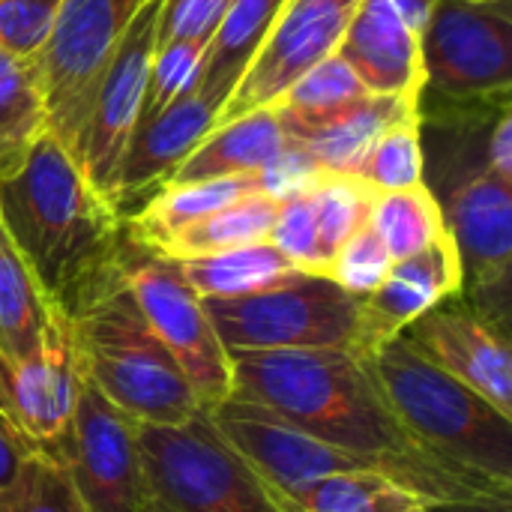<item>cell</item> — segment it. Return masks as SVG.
<instances>
[{"mask_svg":"<svg viewBox=\"0 0 512 512\" xmlns=\"http://www.w3.org/2000/svg\"><path fill=\"white\" fill-rule=\"evenodd\" d=\"M231 402L324 441L423 498L432 512H512V486L429 453L351 351L231 354Z\"/></svg>","mask_w":512,"mask_h":512,"instance_id":"cell-1","label":"cell"},{"mask_svg":"<svg viewBox=\"0 0 512 512\" xmlns=\"http://www.w3.org/2000/svg\"><path fill=\"white\" fill-rule=\"evenodd\" d=\"M0 228L45 300L69 321L123 288V219L51 129L0 177Z\"/></svg>","mask_w":512,"mask_h":512,"instance_id":"cell-2","label":"cell"},{"mask_svg":"<svg viewBox=\"0 0 512 512\" xmlns=\"http://www.w3.org/2000/svg\"><path fill=\"white\" fill-rule=\"evenodd\" d=\"M369 366L405 429L438 459L512 486V420L435 366L405 333L378 345Z\"/></svg>","mask_w":512,"mask_h":512,"instance_id":"cell-3","label":"cell"},{"mask_svg":"<svg viewBox=\"0 0 512 512\" xmlns=\"http://www.w3.org/2000/svg\"><path fill=\"white\" fill-rule=\"evenodd\" d=\"M72 339L81 378L135 423L177 426L201 411L126 282L72 321Z\"/></svg>","mask_w":512,"mask_h":512,"instance_id":"cell-4","label":"cell"},{"mask_svg":"<svg viewBox=\"0 0 512 512\" xmlns=\"http://www.w3.org/2000/svg\"><path fill=\"white\" fill-rule=\"evenodd\" d=\"M144 498L156 512H303L198 411L177 426L138 423Z\"/></svg>","mask_w":512,"mask_h":512,"instance_id":"cell-5","label":"cell"},{"mask_svg":"<svg viewBox=\"0 0 512 512\" xmlns=\"http://www.w3.org/2000/svg\"><path fill=\"white\" fill-rule=\"evenodd\" d=\"M201 303L228 354L351 351L369 357L366 297L348 294L327 276L300 273L258 294Z\"/></svg>","mask_w":512,"mask_h":512,"instance_id":"cell-6","label":"cell"},{"mask_svg":"<svg viewBox=\"0 0 512 512\" xmlns=\"http://www.w3.org/2000/svg\"><path fill=\"white\" fill-rule=\"evenodd\" d=\"M426 90L459 108L507 105L512 0H438L420 36Z\"/></svg>","mask_w":512,"mask_h":512,"instance_id":"cell-7","label":"cell"},{"mask_svg":"<svg viewBox=\"0 0 512 512\" xmlns=\"http://www.w3.org/2000/svg\"><path fill=\"white\" fill-rule=\"evenodd\" d=\"M150 0H63L36 57L51 132L72 153L99 78L135 15Z\"/></svg>","mask_w":512,"mask_h":512,"instance_id":"cell-8","label":"cell"},{"mask_svg":"<svg viewBox=\"0 0 512 512\" xmlns=\"http://www.w3.org/2000/svg\"><path fill=\"white\" fill-rule=\"evenodd\" d=\"M123 282L141 315L183 369L201 411H216L231 396V354L219 342L201 297L186 285L180 264L129 243Z\"/></svg>","mask_w":512,"mask_h":512,"instance_id":"cell-9","label":"cell"},{"mask_svg":"<svg viewBox=\"0 0 512 512\" xmlns=\"http://www.w3.org/2000/svg\"><path fill=\"white\" fill-rule=\"evenodd\" d=\"M441 210L462 267L459 300L510 333L512 183L480 165L450 186Z\"/></svg>","mask_w":512,"mask_h":512,"instance_id":"cell-10","label":"cell"},{"mask_svg":"<svg viewBox=\"0 0 512 512\" xmlns=\"http://www.w3.org/2000/svg\"><path fill=\"white\" fill-rule=\"evenodd\" d=\"M162 6L165 0H150L123 33L120 45L114 48L99 78L87 120L72 150V159L78 162L84 177L108 204L114 195V180H117L126 144L144 111L150 63L159 48Z\"/></svg>","mask_w":512,"mask_h":512,"instance_id":"cell-11","label":"cell"},{"mask_svg":"<svg viewBox=\"0 0 512 512\" xmlns=\"http://www.w3.org/2000/svg\"><path fill=\"white\" fill-rule=\"evenodd\" d=\"M51 456L69 471L87 512H141L147 507L138 423L93 384L81 381L69 432Z\"/></svg>","mask_w":512,"mask_h":512,"instance_id":"cell-12","label":"cell"},{"mask_svg":"<svg viewBox=\"0 0 512 512\" xmlns=\"http://www.w3.org/2000/svg\"><path fill=\"white\" fill-rule=\"evenodd\" d=\"M237 81L240 78L231 72L204 66L192 90H186L162 114L135 126L111 195L120 219L135 213L156 189H162L189 153L219 126Z\"/></svg>","mask_w":512,"mask_h":512,"instance_id":"cell-13","label":"cell"},{"mask_svg":"<svg viewBox=\"0 0 512 512\" xmlns=\"http://www.w3.org/2000/svg\"><path fill=\"white\" fill-rule=\"evenodd\" d=\"M360 0H285L246 63L219 123L276 105L312 66L339 51Z\"/></svg>","mask_w":512,"mask_h":512,"instance_id":"cell-14","label":"cell"},{"mask_svg":"<svg viewBox=\"0 0 512 512\" xmlns=\"http://www.w3.org/2000/svg\"><path fill=\"white\" fill-rule=\"evenodd\" d=\"M81 381L72 321L57 312L36 354L3 366L0 414L27 444L51 453L69 432Z\"/></svg>","mask_w":512,"mask_h":512,"instance_id":"cell-15","label":"cell"},{"mask_svg":"<svg viewBox=\"0 0 512 512\" xmlns=\"http://www.w3.org/2000/svg\"><path fill=\"white\" fill-rule=\"evenodd\" d=\"M405 336L435 366L512 420V345L507 330L471 312L459 297H450L420 315Z\"/></svg>","mask_w":512,"mask_h":512,"instance_id":"cell-16","label":"cell"},{"mask_svg":"<svg viewBox=\"0 0 512 512\" xmlns=\"http://www.w3.org/2000/svg\"><path fill=\"white\" fill-rule=\"evenodd\" d=\"M210 417L219 426L222 438L237 453H243L294 504H300L303 495L318 480H324L330 474L363 468L348 453H342L324 441H315V438L267 417L264 411L243 405V402L228 399Z\"/></svg>","mask_w":512,"mask_h":512,"instance_id":"cell-17","label":"cell"},{"mask_svg":"<svg viewBox=\"0 0 512 512\" xmlns=\"http://www.w3.org/2000/svg\"><path fill=\"white\" fill-rule=\"evenodd\" d=\"M336 54L369 93L423 102L420 36L399 18L390 0H360Z\"/></svg>","mask_w":512,"mask_h":512,"instance_id":"cell-18","label":"cell"},{"mask_svg":"<svg viewBox=\"0 0 512 512\" xmlns=\"http://www.w3.org/2000/svg\"><path fill=\"white\" fill-rule=\"evenodd\" d=\"M462 291V267L453 237L444 234L423 252L390 267L375 294L366 297V342L369 354L387 339L405 333L420 315Z\"/></svg>","mask_w":512,"mask_h":512,"instance_id":"cell-19","label":"cell"},{"mask_svg":"<svg viewBox=\"0 0 512 512\" xmlns=\"http://www.w3.org/2000/svg\"><path fill=\"white\" fill-rule=\"evenodd\" d=\"M288 147V132L276 105L255 108L237 120L219 123L171 174L168 183H198L219 177H246L264 171Z\"/></svg>","mask_w":512,"mask_h":512,"instance_id":"cell-20","label":"cell"},{"mask_svg":"<svg viewBox=\"0 0 512 512\" xmlns=\"http://www.w3.org/2000/svg\"><path fill=\"white\" fill-rule=\"evenodd\" d=\"M255 192H261L258 174L198 180V183H165L135 213L123 219L126 240L144 252L159 255L165 243L183 228Z\"/></svg>","mask_w":512,"mask_h":512,"instance_id":"cell-21","label":"cell"},{"mask_svg":"<svg viewBox=\"0 0 512 512\" xmlns=\"http://www.w3.org/2000/svg\"><path fill=\"white\" fill-rule=\"evenodd\" d=\"M417 99L402 96H363L345 111L321 120L312 129H303L297 135H288L303 144V150L315 159V165L324 174H360L363 159L369 156L378 135L399 123L408 114H417Z\"/></svg>","mask_w":512,"mask_h":512,"instance_id":"cell-22","label":"cell"},{"mask_svg":"<svg viewBox=\"0 0 512 512\" xmlns=\"http://www.w3.org/2000/svg\"><path fill=\"white\" fill-rule=\"evenodd\" d=\"M54 315L57 309L45 300L39 282L0 228V372L6 363L27 360L42 348Z\"/></svg>","mask_w":512,"mask_h":512,"instance_id":"cell-23","label":"cell"},{"mask_svg":"<svg viewBox=\"0 0 512 512\" xmlns=\"http://www.w3.org/2000/svg\"><path fill=\"white\" fill-rule=\"evenodd\" d=\"M177 264H180L186 285L201 300H234V297L276 288V285L300 276V270L267 240L240 246V249H228V252L186 258Z\"/></svg>","mask_w":512,"mask_h":512,"instance_id":"cell-24","label":"cell"},{"mask_svg":"<svg viewBox=\"0 0 512 512\" xmlns=\"http://www.w3.org/2000/svg\"><path fill=\"white\" fill-rule=\"evenodd\" d=\"M51 129L36 60L0 48V177L24 162Z\"/></svg>","mask_w":512,"mask_h":512,"instance_id":"cell-25","label":"cell"},{"mask_svg":"<svg viewBox=\"0 0 512 512\" xmlns=\"http://www.w3.org/2000/svg\"><path fill=\"white\" fill-rule=\"evenodd\" d=\"M276 210H279L276 198H270L264 192L246 195V198L198 219L195 225L183 228L180 234H174L159 255L186 261V258H201V255H213V252L264 243L270 237Z\"/></svg>","mask_w":512,"mask_h":512,"instance_id":"cell-26","label":"cell"},{"mask_svg":"<svg viewBox=\"0 0 512 512\" xmlns=\"http://www.w3.org/2000/svg\"><path fill=\"white\" fill-rule=\"evenodd\" d=\"M369 228L378 234L393 261L411 258L447 234L441 198L429 189V183H420L414 189L375 192Z\"/></svg>","mask_w":512,"mask_h":512,"instance_id":"cell-27","label":"cell"},{"mask_svg":"<svg viewBox=\"0 0 512 512\" xmlns=\"http://www.w3.org/2000/svg\"><path fill=\"white\" fill-rule=\"evenodd\" d=\"M363 96H369V90L360 84L354 69L339 54H330L288 87V93L276 102V111L282 117L285 132L297 135L345 111Z\"/></svg>","mask_w":512,"mask_h":512,"instance_id":"cell-28","label":"cell"},{"mask_svg":"<svg viewBox=\"0 0 512 512\" xmlns=\"http://www.w3.org/2000/svg\"><path fill=\"white\" fill-rule=\"evenodd\" d=\"M300 507L303 512H432L423 498L369 468L318 480Z\"/></svg>","mask_w":512,"mask_h":512,"instance_id":"cell-29","label":"cell"},{"mask_svg":"<svg viewBox=\"0 0 512 512\" xmlns=\"http://www.w3.org/2000/svg\"><path fill=\"white\" fill-rule=\"evenodd\" d=\"M375 192L414 189L426 183V150H423V111L402 117L387 126L372 144L357 174Z\"/></svg>","mask_w":512,"mask_h":512,"instance_id":"cell-30","label":"cell"},{"mask_svg":"<svg viewBox=\"0 0 512 512\" xmlns=\"http://www.w3.org/2000/svg\"><path fill=\"white\" fill-rule=\"evenodd\" d=\"M309 195L315 204L321 249L327 258V270H330V261L345 246V240L369 222L375 189L363 183L357 174H321L312 183Z\"/></svg>","mask_w":512,"mask_h":512,"instance_id":"cell-31","label":"cell"},{"mask_svg":"<svg viewBox=\"0 0 512 512\" xmlns=\"http://www.w3.org/2000/svg\"><path fill=\"white\" fill-rule=\"evenodd\" d=\"M0 512H87L69 471L45 450H33L0 489Z\"/></svg>","mask_w":512,"mask_h":512,"instance_id":"cell-32","label":"cell"},{"mask_svg":"<svg viewBox=\"0 0 512 512\" xmlns=\"http://www.w3.org/2000/svg\"><path fill=\"white\" fill-rule=\"evenodd\" d=\"M285 0H231L228 12L222 15L213 42H210V54L204 66L231 72V75H243L246 63L252 60V54L258 51V45L264 42L276 12L282 9Z\"/></svg>","mask_w":512,"mask_h":512,"instance_id":"cell-33","label":"cell"},{"mask_svg":"<svg viewBox=\"0 0 512 512\" xmlns=\"http://www.w3.org/2000/svg\"><path fill=\"white\" fill-rule=\"evenodd\" d=\"M210 42L213 39H171L156 48L153 63H150V81H147L141 120L162 114L171 102H177L186 90H192V84L198 81L207 63Z\"/></svg>","mask_w":512,"mask_h":512,"instance_id":"cell-34","label":"cell"},{"mask_svg":"<svg viewBox=\"0 0 512 512\" xmlns=\"http://www.w3.org/2000/svg\"><path fill=\"white\" fill-rule=\"evenodd\" d=\"M309 189L279 201L267 243L276 246L300 273L327 276V258L321 249V234H318V219Z\"/></svg>","mask_w":512,"mask_h":512,"instance_id":"cell-35","label":"cell"},{"mask_svg":"<svg viewBox=\"0 0 512 512\" xmlns=\"http://www.w3.org/2000/svg\"><path fill=\"white\" fill-rule=\"evenodd\" d=\"M393 255L384 249V243L378 240V234L369 228V222L351 234L345 240V246L333 255L327 279H333L336 285H342L348 294L357 297H369L378 291V285L387 279L390 267H393Z\"/></svg>","mask_w":512,"mask_h":512,"instance_id":"cell-36","label":"cell"},{"mask_svg":"<svg viewBox=\"0 0 512 512\" xmlns=\"http://www.w3.org/2000/svg\"><path fill=\"white\" fill-rule=\"evenodd\" d=\"M63 0H0V48L36 60L54 30Z\"/></svg>","mask_w":512,"mask_h":512,"instance_id":"cell-37","label":"cell"},{"mask_svg":"<svg viewBox=\"0 0 512 512\" xmlns=\"http://www.w3.org/2000/svg\"><path fill=\"white\" fill-rule=\"evenodd\" d=\"M324 171L315 165V159L303 150L300 141L288 138V147L264 168L258 171V183H261V192L276 198V201H285L297 192H306Z\"/></svg>","mask_w":512,"mask_h":512,"instance_id":"cell-38","label":"cell"},{"mask_svg":"<svg viewBox=\"0 0 512 512\" xmlns=\"http://www.w3.org/2000/svg\"><path fill=\"white\" fill-rule=\"evenodd\" d=\"M483 165L512 183V114L510 105H501L498 114L489 120V129H486V150H483Z\"/></svg>","mask_w":512,"mask_h":512,"instance_id":"cell-39","label":"cell"},{"mask_svg":"<svg viewBox=\"0 0 512 512\" xmlns=\"http://www.w3.org/2000/svg\"><path fill=\"white\" fill-rule=\"evenodd\" d=\"M36 447L27 444L3 417H0V489L21 471V465L27 462V456L33 453Z\"/></svg>","mask_w":512,"mask_h":512,"instance_id":"cell-40","label":"cell"},{"mask_svg":"<svg viewBox=\"0 0 512 512\" xmlns=\"http://www.w3.org/2000/svg\"><path fill=\"white\" fill-rule=\"evenodd\" d=\"M393 3V9L399 12V18L417 33V36H423V30H426V24H429V18H432V12H435V3L438 0H390Z\"/></svg>","mask_w":512,"mask_h":512,"instance_id":"cell-41","label":"cell"},{"mask_svg":"<svg viewBox=\"0 0 512 512\" xmlns=\"http://www.w3.org/2000/svg\"><path fill=\"white\" fill-rule=\"evenodd\" d=\"M141 512H156V510H150V507H144V510H141Z\"/></svg>","mask_w":512,"mask_h":512,"instance_id":"cell-42","label":"cell"},{"mask_svg":"<svg viewBox=\"0 0 512 512\" xmlns=\"http://www.w3.org/2000/svg\"><path fill=\"white\" fill-rule=\"evenodd\" d=\"M0 417H3V414H0Z\"/></svg>","mask_w":512,"mask_h":512,"instance_id":"cell-43","label":"cell"}]
</instances>
